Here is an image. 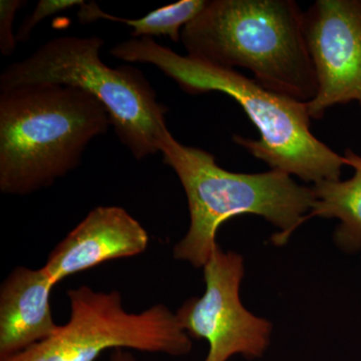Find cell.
<instances>
[{
    "label": "cell",
    "instance_id": "obj_9",
    "mask_svg": "<svg viewBox=\"0 0 361 361\" xmlns=\"http://www.w3.org/2000/svg\"><path fill=\"white\" fill-rule=\"evenodd\" d=\"M149 234L126 209H92L49 254L44 266L54 284L97 266L140 255L149 246Z\"/></svg>",
    "mask_w": 361,
    "mask_h": 361
},
{
    "label": "cell",
    "instance_id": "obj_6",
    "mask_svg": "<svg viewBox=\"0 0 361 361\" xmlns=\"http://www.w3.org/2000/svg\"><path fill=\"white\" fill-rule=\"evenodd\" d=\"M68 298L70 319L54 336L0 361H96L115 349L183 356L193 348L165 304L129 312L118 290L97 291L87 285L68 290Z\"/></svg>",
    "mask_w": 361,
    "mask_h": 361
},
{
    "label": "cell",
    "instance_id": "obj_12",
    "mask_svg": "<svg viewBox=\"0 0 361 361\" xmlns=\"http://www.w3.org/2000/svg\"><path fill=\"white\" fill-rule=\"evenodd\" d=\"M206 0H180L170 6L161 7L137 20L118 18L104 13L96 2L82 4L78 16L82 23L99 20L116 21L133 28L134 39L152 37H169L173 42L180 40L183 28L202 13L207 6Z\"/></svg>",
    "mask_w": 361,
    "mask_h": 361
},
{
    "label": "cell",
    "instance_id": "obj_2",
    "mask_svg": "<svg viewBox=\"0 0 361 361\" xmlns=\"http://www.w3.org/2000/svg\"><path fill=\"white\" fill-rule=\"evenodd\" d=\"M187 56L246 68L272 92L310 102L316 94L304 13L293 0H213L180 32Z\"/></svg>",
    "mask_w": 361,
    "mask_h": 361
},
{
    "label": "cell",
    "instance_id": "obj_13",
    "mask_svg": "<svg viewBox=\"0 0 361 361\" xmlns=\"http://www.w3.org/2000/svg\"><path fill=\"white\" fill-rule=\"evenodd\" d=\"M84 4L82 0H40L32 13L23 20V25L18 28L16 40L20 42H27L32 30L40 21L54 14L61 13L73 6H80Z\"/></svg>",
    "mask_w": 361,
    "mask_h": 361
},
{
    "label": "cell",
    "instance_id": "obj_11",
    "mask_svg": "<svg viewBox=\"0 0 361 361\" xmlns=\"http://www.w3.org/2000/svg\"><path fill=\"white\" fill-rule=\"evenodd\" d=\"M346 166L355 170L346 180H322L313 185L315 202L303 222L313 217L336 218L341 221L334 232V242L341 250H361V156L351 149L344 153Z\"/></svg>",
    "mask_w": 361,
    "mask_h": 361
},
{
    "label": "cell",
    "instance_id": "obj_4",
    "mask_svg": "<svg viewBox=\"0 0 361 361\" xmlns=\"http://www.w3.org/2000/svg\"><path fill=\"white\" fill-rule=\"evenodd\" d=\"M160 152L184 188L190 213L189 229L174 246L173 256L194 267L206 265L218 245V229L231 218L248 214L264 218L281 230L272 241L283 245L314 205L312 188L301 186L292 176L278 170L230 172L212 154L180 144L170 132Z\"/></svg>",
    "mask_w": 361,
    "mask_h": 361
},
{
    "label": "cell",
    "instance_id": "obj_15",
    "mask_svg": "<svg viewBox=\"0 0 361 361\" xmlns=\"http://www.w3.org/2000/svg\"><path fill=\"white\" fill-rule=\"evenodd\" d=\"M110 361H137V360L130 350L115 349L111 351Z\"/></svg>",
    "mask_w": 361,
    "mask_h": 361
},
{
    "label": "cell",
    "instance_id": "obj_3",
    "mask_svg": "<svg viewBox=\"0 0 361 361\" xmlns=\"http://www.w3.org/2000/svg\"><path fill=\"white\" fill-rule=\"evenodd\" d=\"M111 125L103 104L78 87L1 90L0 191L25 196L51 186L80 165L87 145Z\"/></svg>",
    "mask_w": 361,
    "mask_h": 361
},
{
    "label": "cell",
    "instance_id": "obj_7",
    "mask_svg": "<svg viewBox=\"0 0 361 361\" xmlns=\"http://www.w3.org/2000/svg\"><path fill=\"white\" fill-rule=\"evenodd\" d=\"M203 271L205 292L188 299L177 310L180 326L191 338L208 342L204 361H228L237 355L249 360L261 357L270 344L272 323L242 304L243 257L217 245Z\"/></svg>",
    "mask_w": 361,
    "mask_h": 361
},
{
    "label": "cell",
    "instance_id": "obj_1",
    "mask_svg": "<svg viewBox=\"0 0 361 361\" xmlns=\"http://www.w3.org/2000/svg\"><path fill=\"white\" fill-rule=\"evenodd\" d=\"M111 54L123 61L157 66L188 94L218 92L231 97L260 134L259 140L235 135L233 141L271 170L313 184L341 180L345 159L312 134L306 103L267 90L236 70L180 56L152 37L126 40Z\"/></svg>",
    "mask_w": 361,
    "mask_h": 361
},
{
    "label": "cell",
    "instance_id": "obj_10",
    "mask_svg": "<svg viewBox=\"0 0 361 361\" xmlns=\"http://www.w3.org/2000/svg\"><path fill=\"white\" fill-rule=\"evenodd\" d=\"M54 287L44 267L18 266L7 275L0 287V360L58 331L51 308Z\"/></svg>",
    "mask_w": 361,
    "mask_h": 361
},
{
    "label": "cell",
    "instance_id": "obj_8",
    "mask_svg": "<svg viewBox=\"0 0 361 361\" xmlns=\"http://www.w3.org/2000/svg\"><path fill=\"white\" fill-rule=\"evenodd\" d=\"M304 30L317 85L306 103L311 120L337 104L361 108V0H316L304 13Z\"/></svg>",
    "mask_w": 361,
    "mask_h": 361
},
{
    "label": "cell",
    "instance_id": "obj_5",
    "mask_svg": "<svg viewBox=\"0 0 361 361\" xmlns=\"http://www.w3.org/2000/svg\"><path fill=\"white\" fill-rule=\"evenodd\" d=\"M99 37H59L32 56L11 63L0 75V92L30 84L78 87L103 104L120 141L137 160L160 152L170 130L167 108L141 71L132 66L110 68L99 58Z\"/></svg>",
    "mask_w": 361,
    "mask_h": 361
},
{
    "label": "cell",
    "instance_id": "obj_14",
    "mask_svg": "<svg viewBox=\"0 0 361 361\" xmlns=\"http://www.w3.org/2000/svg\"><path fill=\"white\" fill-rule=\"evenodd\" d=\"M25 4L21 0L0 1V51L4 56H11L16 49L18 40L13 33V20L18 9Z\"/></svg>",
    "mask_w": 361,
    "mask_h": 361
}]
</instances>
